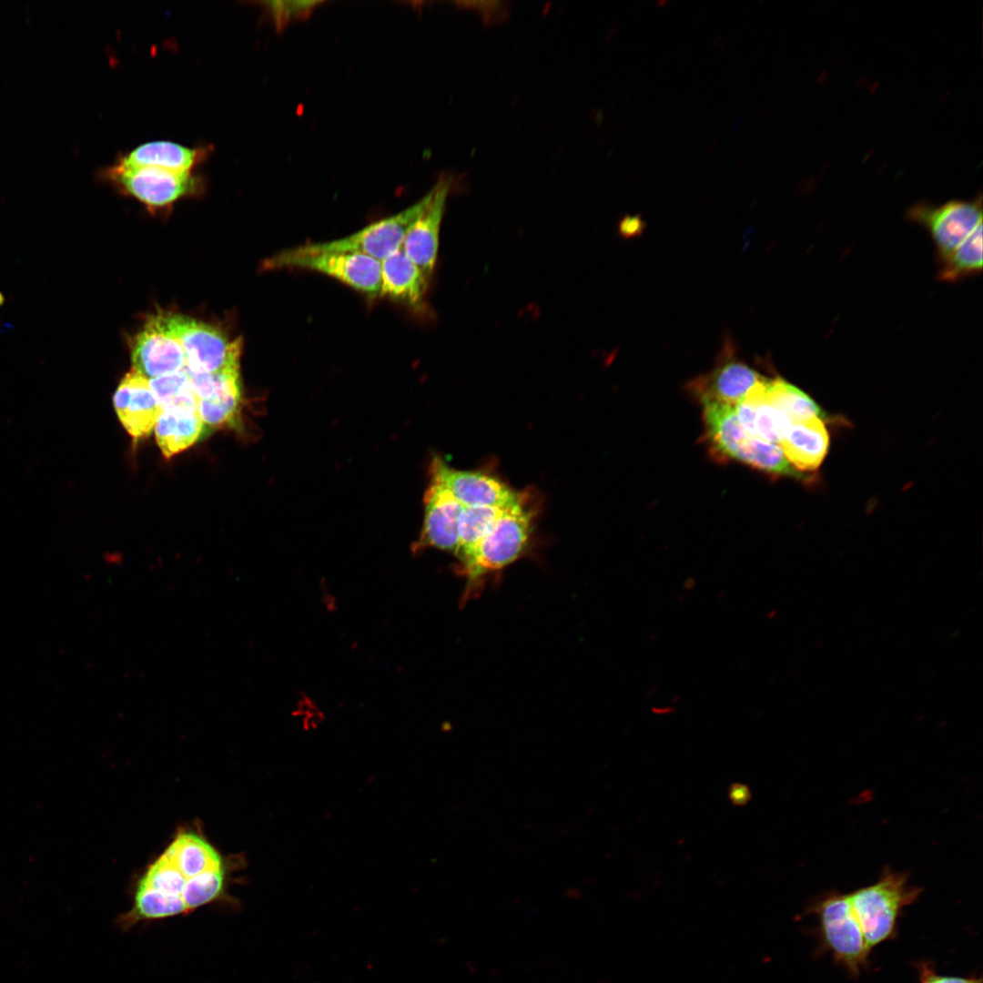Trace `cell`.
<instances>
[{"label": "cell", "mask_w": 983, "mask_h": 983, "mask_svg": "<svg viewBox=\"0 0 983 983\" xmlns=\"http://www.w3.org/2000/svg\"><path fill=\"white\" fill-rule=\"evenodd\" d=\"M423 204L422 198L410 207L351 235L331 241L306 244L304 247L313 251L358 252L381 261L401 247L410 226Z\"/></svg>", "instance_id": "9c48e42d"}, {"label": "cell", "mask_w": 983, "mask_h": 983, "mask_svg": "<svg viewBox=\"0 0 983 983\" xmlns=\"http://www.w3.org/2000/svg\"><path fill=\"white\" fill-rule=\"evenodd\" d=\"M752 797L749 785L743 783H733L728 787V799L735 806H745Z\"/></svg>", "instance_id": "1f68e13d"}, {"label": "cell", "mask_w": 983, "mask_h": 983, "mask_svg": "<svg viewBox=\"0 0 983 983\" xmlns=\"http://www.w3.org/2000/svg\"><path fill=\"white\" fill-rule=\"evenodd\" d=\"M921 891L909 884L907 874L887 868L877 882L848 894L870 949L895 936L901 911L915 902Z\"/></svg>", "instance_id": "3957f363"}, {"label": "cell", "mask_w": 983, "mask_h": 983, "mask_svg": "<svg viewBox=\"0 0 983 983\" xmlns=\"http://www.w3.org/2000/svg\"><path fill=\"white\" fill-rule=\"evenodd\" d=\"M645 224L639 216L626 217L620 224V230L625 237L642 233Z\"/></svg>", "instance_id": "d6a6232c"}, {"label": "cell", "mask_w": 983, "mask_h": 983, "mask_svg": "<svg viewBox=\"0 0 983 983\" xmlns=\"http://www.w3.org/2000/svg\"><path fill=\"white\" fill-rule=\"evenodd\" d=\"M133 370L152 380L171 374L186 367V357L179 341L164 330L152 316L131 342Z\"/></svg>", "instance_id": "5bb4252c"}, {"label": "cell", "mask_w": 983, "mask_h": 983, "mask_svg": "<svg viewBox=\"0 0 983 983\" xmlns=\"http://www.w3.org/2000/svg\"><path fill=\"white\" fill-rule=\"evenodd\" d=\"M919 971L921 983H981L980 978L938 975L926 964L919 967Z\"/></svg>", "instance_id": "4dcf8cb0"}, {"label": "cell", "mask_w": 983, "mask_h": 983, "mask_svg": "<svg viewBox=\"0 0 983 983\" xmlns=\"http://www.w3.org/2000/svg\"><path fill=\"white\" fill-rule=\"evenodd\" d=\"M450 184L451 181L443 177L423 197V207L410 226L400 247L427 279L436 265L440 228Z\"/></svg>", "instance_id": "8fae6325"}, {"label": "cell", "mask_w": 983, "mask_h": 983, "mask_svg": "<svg viewBox=\"0 0 983 983\" xmlns=\"http://www.w3.org/2000/svg\"><path fill=\"white\" fill-rule=\"evenodd\" d=\"M765 394L768 402L790 423L818 417L822 413L807 394L781 378L766 380Z\"/></svg>", "instance_id": "7402d4cb"}, {"label": "cell", "mask_w": 983, "mask_h": 983, "mask_svg": "<svg viewBox=\"0 0 983 983\" xmlns=\"http://www.w3.org/2000/svg\"><path fill=\"white\" fill-rule=\"evenodd\" d=\"M764 379L734 406L741 427L751 436L761 441L779 442L790 423L766 400Z\"/></svg>", "instance_id": "ffe728a7"}, {"label": "cell", "mask_w": 983, "mask_h": 983, "mask_svg": "<svg viewBox=\"0 0 983 983\" xmlns=\"http://www.w3.org/2000/svg\"><path fill=\"white\" fill-rule=\"evenodd\" d=\"M707 438L714 451L772 474L802 478L780 446L749 435L740 425L734 406L701 400Z\"/></svg>", "instance_id": "7a4b0ae2"}, {"label": "cell", "mask_w": 983, "mask_h": 983, "mask_svg": "<svg viewBox=\"0 0 983 983\" xmlns=\"http://www.w3.org/2000/svg\"><path fill=\"white\" fill-rule=\"evenodd\" d=\"M430 472L431 482L441 486L462 506L505 508L522 498L490 475L451 468L438 457L432 460Z\"/></svg>", "instance_id": "30bf717a"}, {"label": "cell", "mask_w": 983, "mask_h": 983, "mask_svg": "<svg viewBox=\"0 0 983 983\" xmlns=\"http://www.w3.org/2000/svg\"><path fill=\"white\" fill-rule=\"evenodd\" d=\"M504 508L462 506L459 519V547L455 556L463 567L481 540L493 525Z\"/></svg>", "instance_id": "cb8c5ba5"}, {"label": "cell", "mask_w": 983, "mask_h": 983, "mask_svg": "<svg viewBox=\"0 0 983 983\" xmlns=\"http://www.w3.org/2000/svg\"><path fill=\"white\" fill-rule=\"evenodd\" d=\"M226 866L207 871L187 880L182 893L187 910L207 904L218 897L226 880Z\"/></svg>", "instance_id": "f1b7e54d"}, {"label": "cell", "mask_w": 983, "mask_h": 983, "mask_svg": "<svg viewBox=\"0 0 983 983\" xmlns=\"http://www.w3.org/2000/svg\"><path fill=\"white\" fill-rule=\"evenodd\" d=\"M188 879L161 854L147 866L138 886L152 888L168 896L182 897Z\"/></svg>", "instance_id": "484cf974"}, {"label": "cell", "mask_w": 983, "mask_h": 983, "mask_svg": "<svg viewBox=\"0 0 983 983\" xmlns=\"http://www.w3.org/2000/svg\"><path fill=\"white\" fill-rule=\"evenodd\" d=\"M940 280L956 282L974 276L982 269V224L948 256L938 260Z\"/></svg>", "instance_id": "603a6c76"}, {"label": "cell", "mask_w": 983, "mask_h": 983, "mask_svg": "<svg viewBox=\"0 0 983 983\" xmlns=\"http://www.w3.org/2000/svg\"><path fill=\"white\" fill-rule=\"evenodd\" d=\"M204 430L198 401L164 407L154 427L157 445L167 459L193 445Z\"/></svg>", "instance_id": "2e32d148"}, {"label": "cell", "mask_w": 983, "mask_h": 983, "mask_svg": "<svg viewBox=\"0 0 983 983\" xmlns=\"http://www.w3.org/2000/svg\"><path fill=\"white\" fill-rule=\"evenodd\" d=\"M153 317L181 344L188 370L212 373L239 367V339L229 340L218 329L178 314L158 313Z\"/></svg>", "instance_id": "277c9868"}, {"label": "cell", "mask_w": 983, "mask_h": 983, "mask_svg": "<svg viewBox=\"0 0 983 983\" xmlns=\"http://www.w3.org/2000/svg\"><path fill=\"white\" fill-rule=\"evenodd\" d=\"M829 436L819 417L789 423L779 442L787 461L799 471H812L822 463Z\"/></svg>", "instance_id": "e0dca14e"}, {"label": "cell", "mask_w": 983, "mask_h": 983, "mask_svg": "<svg viewBox=\"0 0 983 983\" xmlns=\"http://www.w3.org/2000/svg\"><path fill=\"white\" fill-rule=\"evenodd\" d=\"M428 281L401 248L380 261V296L410 307H420Z\"/></svg>", "instance_id": "d6986e66"}, {"label": "cell", "mask_w": 983, "mask_h": 983, "mask_svg": "<svg viewBox=\"0 0 983 983\" xmlns=\"http://www.w3.org/2000/svg\"><path fill=\"white\" fill-rule=\"evenodd\" d=\"M532 513L525 507L522 497L502 511L468 562L461 568L467 583L464 602L479 591L484 577L507 567L524 552L532 533Z\"/></svg>", "instance_id": "6da1fadb"}, {"label": "cell", "mask_w": 983, "mask_h": 983, "mask_svg": "<svg viewBox=\"0 0 983 983\" xmlns=\"http://www.w3.org/2000/svg\"><path fill=\"white\" fill-rule=\"evenodd\" d=\"M113 403L120 422L135 440L151 432L161 410L148 380L133 370L119 383Z\"/></svg>", "instance_id": "9a60e30c"}, {"label": "cell", "mask_w": 983, "mask_h": 983, "mask_svg": "<svg viewBox=\"0 0 983 983\" xmlns=\"http://www.w3.org/2000/svg\"><path fill=\"white\" fill-rule=\"evenodd\" d=\"M810 912L818 917L822 938L836 960L856 977L866 966L870 948L851 906L848 894L829 892Z\"/></svg>", "instance_id": "8992f818"}, {"label": "cell", "mask_w": 983, "mask_h": 983, "mask_svg": "<svg viewBox=\"0 0 983 983\" xmlns=\"http://www.w3.org/2000/svg\"><path fill=\"white\" fill-rule=\"evenodd\" d=\"M104 177L126 194L152 208L170 206L198 190L200 180L190 173L152 167H129L117 162L106 168Z\"/></svg>", "instance_id": "52a82bcc"}, {"label": "cell", "mask_w": 983, "mask_h": 983, "mask_svg": "<svg viewBox=\"0 0 983 983\" xmlns=\"http://www.w3.org/2000/svg\"><path fill=\"white\" fill-rule=\"evenodd\" d=\"M730 340L725 342L719 362L708 373L690 383L700 400L735 406L765 378L735 355Z\"/></svg>", "instance_id": "7c38bea8"}, {"label": "cell", "mask_w": 983, "mask_h": 983, "mask_svg": "<svg viewBox=\"0 0 983 983\" xmlns=\"http://www.w3.org/2000/svg\"><path fill=\"white\" fill-rule=\"evenodd\" d=\"M186 370L198 400H241L239 367L212 373L192 372L187 368Z\"/></svg>", "instance_id": "d4e9b609"}, {"label": "cell", "mask_w": 983, "mask_h": 983, "mask_svg": "<svg viewBox=\"0 0 983 983\" xmlns=\"http://www.w3.org/2000/svg\"><path fill=\"white\" fill-rule=\"evenodd\" d=\"M148 382L161 409L172 404L198 401L186 368L148 380Z\"/></svg>", "instance_id": "83f0119b"}, {"label": "cell", "mask_w": 983, "mask_h": 983, "mask_svg": "<svg viewBox=\"0 0 983 983\" xmlns=\"http://www.w3.org/2000/svg\"><path fill=\"white\" fill-rule=\"evenodd\" d=\"M268 13L271 15L276 27L281 29L290 20L305 17L314 5L319 4L316 1H272L266 2Z\"/></svg>", "instance_id": "f546056e"}, {"label": "cell", "mask_w": 983, "mask_h": 983, "mask_svg": "<svg viewBox=\"0 0 983 983\" xmlns=\"http://www.w3.org/2000/svg\"><path fill=\"white\" fill-rule=\"evenodd\" d=\"M907 218L928 232L938 261L948 256L982 224L981 198L950 200L941 205L917 203L907 211Z\"/></svg>", "instance_id": "ba28073f"}, {"label": "cell", "mask_w": 983, "mask_h": 983, "mask_svg": "<svg viewBox=\"0 0 983 983\" xmlns=\"http://www.w3.org/2000/svg\"><path fill=\"white\" fill-rule=\"evenodd\" d=\"M273 267L316 271L331 277L370 297L380 295V261L358 252L313 251L299 246L284 250L271 260Z\"/></svg>", "instance_id": "5b68a950"}, {"label": "cell", "mask_w": 983, "mask_h": 983, "mask_svg": "<svg viewBox=\"0 0 983 983\" xmlns=\"http://www.w3.org/2000/svg\"><path fill=\"white\" fill-rule=\"evenodd\" d=\"M211 152V147H188L170 141H152L137 146L117 163L129 167H152L175 172L190 173L202 164Z\"/></svg>", "instance_id": "ac0fdd59"}, {"label": "cell", "mask_w": 983, "mask_h": 983, "mask_svg": "<svg viewBox=\"0 0 983 983\" xmlns=\"http://www.w3.org/2000/svg\"><path fill=\"white\" fill-rule=\"evenodd\" d=\"M181 897L163 894L152 888L137 886L134 911L137 917L158 918L187 911Z\"/></svg>", "instance_id": "4316f807"}, {"label": "cell", "mask_w": 983, "mask_h": 983, "mask_svg": "<svg viewBox=\"0 0 983 983\" xmlns=\"http://www.w3.org/2000/svg\"><path fill=\"white\" fill-rule=\"evenodd\" d=\"M423 503L422 528L412 546L413 552L436 548L455 555L459 547V519L462 505L433 482L425 492Z\"/></svg>", "instance_id": "4fadbf2b"}, {"label": "cell", "mask_w": 983, "mask_h": 983, "mask_svg": "<svg viewBox=\"0 0 983 983\" xmlns=\"http://www.w3.org/2000/svg\"><path fill=\"white\" fill-rule=\"evenodd\" d=\"M162 855L188 878L226 866L218 851L199 832H177Z\"/></svg>", "instance_id": "44dd1931"}]
</instances>
